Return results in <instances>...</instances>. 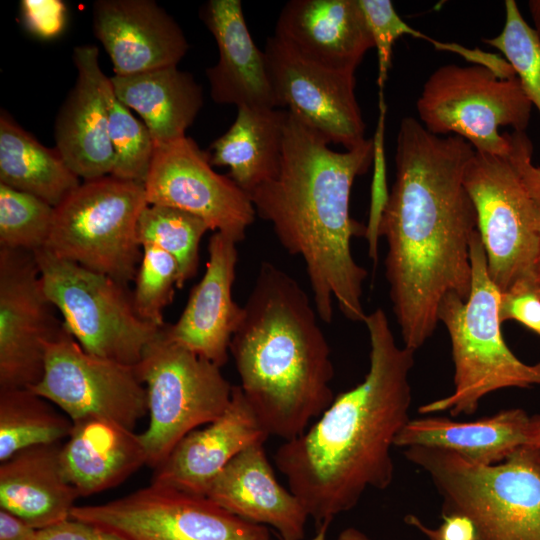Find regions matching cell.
<instances>
[{"instance_id": "23", "label": "cell", "mask_w": 540, "mask_h": 540, "mask_svg": "<svg viewBox=\"0 0 540 540\" xmlns=\"http://www.w3.org/2000/svg\"><path fill=\"white\" fill-rule=\"evenodd\" d=\"M263 444L233 458L206 497L246 521L273 527L282 540H302L309 515L299 498L277 481Z\"/></svg>"}, {"instance_id": "38", "label": "cell", "mask_w": 540, "mask_h": 540, "mask_svg": "<svg viewBox=\"0 0 540 540\" xmlns=\"http://www.w3.org/2000/svg\"><path fill=\"white\" fill-rule=\"evenodd\" d=\"M22 20L26 28L41 38H52L64 27L66 7L60 0H22Z\"/></svg>"}, {"instance_id": "27", "label": "cell", "mask_w": 540, "mask_h": 540, "mask_svg": "<svg viewBox=\"0 0 540 540\" xmlns=\"http://www.w3.org/2000/svg\"><path fill=\"white\" fill-rule=\"evenodd\" d=\"M110 80L117 98L147 126L156 147L185 137L203 106L201 86L177 66Z\"/></svg>"}, {"instance_id": "46", "label": "cell", "mask_w": 540, "mask_h": 540, "mask_svg": "<svg viewBox=\"0 0 540 540\" xmlns=\"http://www.w3.org/2000/svg\"><path fill=\"white\" fill-rule=\"evenodd\" d=\"M539 233H540V225H539ZM537 273H538V277L540 279V257H539L538 264H537Z\"/></svg>"}, {"instance_id": "10", "label": "cell", "mask_w": 540, "mask_h": 540, "mask_svg": "<svg viewBox=\"0 0 540 540\" xmlns=\"http://www.w3.org/2000/svg\"><path fill=\"white\" fill-rule=\"evenodd\" d=\"M532 103L519 79L482 65L447 64L425 81L416 102L421 124L438 136L455 135L475 151L508 156L510 142L499 128L525 132Z\"/></svg>"}, {"instance_id": "22", "label": "cell", "mask_w": 540, "mask_h": 540, "mask_svg": "<svg viewBox=\"0 0 540 540\" xmlns=\"http://www.w3.org/2000/svg\"><path fill=\"white\" fill-rule=\"evenodd\" d=\"M94 45L76 46V81L62 103L54 125L56 149L84 181L111 175L114 152L107 111L98 83L101 70Z\"/></svg>"}, {"instance_id": "15", "label": "cell", "mask_w": 540, "mask_h": 540, "mask_svg": "<svg viewBox=\"0 0 540 540\" xmlns=\"http://www.w3.org/2000/svg\"><path fill=\"white\" fill-rule=\"evenodd\" d=\"M44 293L35 254L0 248V390L42 378L46 343L63 328Z\"/></svg>"}, {"instance_id": "30", "label": "cell", "mask_w": 540, "mask_h": 540, "mask_svg": "<svg viewBox=\"0 0 540 540\" xmlns=\"http://www.w3.org/2000/svg\"><path fill=\"white\" fill-rule=\"evenodd\" d=\"M50 403L28 388L0 390V462L21 450L68 438L72 420Z\"/></svg>"}, {"instance_id": "4", "label": "cell", "mask_w": 540, "mask_h": 540, "mask_svg": "<svg viewBox=\"0 0 540 540\" xmlns=\"http://www.w3.org/2000/svg\"><path fill=\"white\" fill-rule=\"evenodd\" d=\"M319 320L300 284L262 262L229 351L260 423L284 441L304 433L335 398L331 350Z\"/></svg>"}, {"instance_id": "16", "label": "cell", "mask_w": 540, "mask_h": 540, "mask_svg": "<svg viewBox=\"0 0 540 540\" xmlns=\"http://www.w3.org/2000/svg\"><path fill=\"white\" fill-rule=\"evenodd\" d=\"M264 53L277 108L288 107L330 144L342 145L346 150L367 140L355 96V73L308 62L274 35L267 38Z\"/></svg>"}, {"instance_id": "5", "label": "cell", "mask_w": 540, "mask_h": 540, "mask_svg": "<svg viewBox=\"0 0 540 540\" xmlns=\"http://www.w3.org/2000/svg\"><path fill=\"white\" fill-rule=\"evenodd\" d=\"M471 290L467 299L444 296L438 323L450 337L454 389L448 396L421 405L422 415L448 411L473 414L488 394L505 388L540 386V362L526 364L507 346L501 331V292L491 280L483 243L476 230L470 243Z\"/></svg>"}, {"instance_id": "44", "label": "cell", "mask_w": 540, "mask_h": 540, "mask_svg": "<svg viewBox=\"0 0 540 540\" xmlns=\"http://www.w3.org/2000/svg\"><path fill=\"white\" fill-rule=\"evenodd\" d=\"M528 8L534 23V29L540 38V0L528 1Z\"/></svg>"}, {"instance_id": "41", "label": "cell", "mask_w": 540, "mask_h": 540, "mask_svg": "<svg viewBox=\"0 0 540 540\" xmlns=\"http://www.w3.org/2000/svg\"><path fill=\"white\" fill-rule=\"evenodd\" d=\"M36 533L23 519L0 508V540H33Z\"/></svg>"}, {"instance_id": "8", "label": "cell", "mask_w": 540, "mask_h": 540, "mask_svg": "<svg viewBox=\"0 0 540 540\" xmlns=\"http://www.w3.org/2000/svg\"><path fill=\"white\" fill-rule=\"evenodd\" d=\"M34 254L44 293L79 345L96 356L137 366L162 328L138 316L127 285L45 248Z\"/></svg>"}, {"instance_id": "2", "label": "cell", "mask_w": 540, "mask_h": 540, "mask_svg": "<svg viewBox=\"0 0 540 540\" xmlns=\"http://www.w3.org/2000/svg\"><path fill=\"white\" fill-rule=\"evenodd\" d=\"M370 365L354 388L337 395L314 424L274 454L289 489L316 524L350 511L369 488L394 477L391 449L410 420L415 351L400 347L381 308L367 314Z\"/></svg>"}, {"instance_id": "36", "label": "cell", "mask_w": 540, "mask_h": 540, "mask_svg": "<svg viewBox=\"0 0 540 540\" xmlns=\"http://www.w3.org/2000/svg\"><path fill=\"white\" fill-rule=\"evenodd\" d=\"M370 30L374 48L378 58L377 84L380 92L383 91L391 67L393 46L397 39L404 35L424 39L442 49V42L417 31L407 24L396 12L390 0H359Z\"/></svg>"}, {"instance_id": "25", "label": "cell", "mask_w": 540, "mask_h": 540, "mask_svg": "<svg viewBox=\"0 0 540 540\" xmlns=\"http://www.w3.org/2000/svg\"><path fill=\"white\" fill-rule=\"evenodd\" d=\"M531 422L532 416L521 408L502 410L469 422L442 416L410 419L397 435L394 446L439 448L472 463L494 465L526 445Z\"/></svg>"}, {"instance_id": "31", "label": "cell", "mask_w": 540, "mask_h": 540, "mask_svg": "<svg viewBox=\"0 0 540 540\" xmlns=\"http://www.w3.org/2000/svg\"><path fill=\"white\" fill-rule=\"evenodd\" d=\"M210 230L201 218L164 205L147 204L137 224L142 245H153L170 254L178 265V289L193 278L199 267V248Z\"/></svg>"}, {"instance_id": "26", "label": "cell", "mask_w": 540, "mask_h": 540, "mask_svg": "<svg viewBox=\"0 0 540 540\" xmlns=\"http://www.w3.org/2000/svg\"><path fill=\"white\" fill-rule=\"evenodd\" d=\"M61 445L33 446L0 463V508L37 530L69 519L79 498L62 474Z\"/></svg>"}, {"instance_id": "42", "label": "cell", "mask_w": 540, "mask_h": 540, "mask_svg": "<svg viewBox=\"0 0 540 540\" xmlns=\"http://www.w3.org/2000/svg\"><path fill=\"white\" fill-rule=\"evenodd\" d=\"M528 447L540 461V415L532 416L527 443Z\"/></svg>"}, {"instance_id": "29", "label": "cell", "mask_w": 540, "mask_h": 540, "mask_svg": "<svg viewBox=\"0 0 540 540\" xmlns=\"http://www.w3.org/2000/svg\"><path fill=\"white\" fill-rule=\"evenodd\" d=\"M0 183L58 206L80 184L56 148H48L6 111L0 113Z\"/></svg>"}, {"instance_id": "24", "label": "cell", "mask_w": 540, "mask_h": 540, "mask_svg": "<svg viewBox=\"0 0 540 540\" xmlns=\"http://www.w3.org/2000/svg\"><path fill=\"white\" fill-rule=\"evenodd\" d=\"M59 459L64 478L79 497L117 486L147 464L140 434L102 417L73 422Z\"/></svg>"}, {"instance_id": "1", "label": "cell", "mask_w": 540, "mask_h": 540, "mask_svg": "<svg viewBox=\"0 0 540 540\" xmlns=\"http://www.w3.org/2000/svg\"><path fill=\"white\" fill-rule=\"evenodd\" d=\"M474 148L459 136H438L407 116L396 139L395 180L378 236L387 242L385 274L405 347L419 349L434 333L441 300L467 299L470 243L477 216L463 175Z\"/></svg>"}, {"instance_id": "11", "label": "cell", "mask_w": 540, "mask_h": 540, "mask_svg": "<svg viewBox=\"0 0 540 540\" xmlns=\"http://www.w3.org/2000/svg\"><path fill=\"white\" fill-rule=\"evenodd\" d=\"M164 327L136 366L146 389L149 415L140 437L147 465L153 468L188 433L217 419L233 391L219 366L171 340Z\"/></svg>"}, {"instance_id": "13", "label": "cell", "mask_w": 540, "mask_h": 540, "mask_svg": "<svg viewBox=\"0 0 540 540\" xmlns=\"http://www.w3.org/2000/svg\"><path fill=\"white\" fill-rule=\"evenodd\" d=\"M34 393L72 422L102 417L130 429L148 414L146 389L136 366L85 351L64 328L45 346V365Z\"/></svg>"}, {"instance_id": "20", "label": "cell", "mask_w": 540, "mask_h": 540, "mask_svg": "<svg viewBox=\"0 0 540 540\" xmlns=\"http://www.w3.org/2000/svg\"><path fill=\"white\" fill-rule=\"evenodd\" d=\"M274 36L304 60L345 73L374 47L359 0H290Z\"/></svg>"}, {"instance_id": "34", "label": "cell", "mask_w": 540, "mask_h": 540, "mask_svg": "<svg viewBox=\"0 0 540 540\" xmlns=\"http://www.w3.org/2000/svg\"><path fill=\"white\" fill-rule=\"evenodd\" d=\"M504 6L502 31L483 41L505 56L524 93L540 113V38L525 21L516 1L506 0Z\"/></svg>"}, {"instance_id": "37", "label": "cell", "mask_w": 540, "mask_h": 540, "mask_svg": "<svg viewBox=\"0 0 540 540\" xmlns=\"http://www.w3.org/2000/svg\"><path fill=\"white\" fill-rule=\"evenodd\" d=\"M501 322L514 320L540 335V286L520 287L501 294Z\"/></svg>"}, {"instance_id": "39", "label": "cell", "mask_w": 540, "mask_h": 540, "mask_svg": "<svg viewBox=\"0 0 540 540\" xmlns=\"http://www.w3.org/2000/svg\"><path fill=\"white\" fill-rule=\"evenodd\" d=\"M509 158L520 173L532 198L540 206V167L532 163L533 145L525 132L507 133Z\"/></svg>"}, {"instance_id": "33", "label": "cell", "mask_w": 540, "mask_h": 540, "mask_svg": "<svg viewBox=\"0 0 540 540\" xmlns=\"http://www.w3.org/2000/svg\"><path fill=\"white\" fill-rule=\"evenodd\" d=\"M55 207L0 183V248L35 253L48 241Z\"/></svg>"}, {"instance_id": "32", "label": "cell", "mask_w": 540, "mask_h": 540, "mask_svg": "<svg viewBox=\"0 0 540 540\" xmlns=\"http://www.w3.org/2000/svg\"><path fill=\"white\" fill-rule=\"evenodd\" d=\"M108 118L109 137L114 152L112 176L145 182L154 157L156 145L143 121L115 95L110 77L98 73Z\"/></svg>"}, {"instance_id": "3", "label": "cell", "mask_w": 540, "mask_h": 540, "mask_svg": "<svg viewBox=\"0 0 540 540\" xmlns=\"http://www.w3.org/2000/svg\"><path fill=\"white\" fill-rule=\"evenodd\" d=\"M287 110L278 174L249 196L256 215L269 222L281 246L300 257L319 319L331 323L334 303L345 318L364 322L367 271L351 242L366 228L350 215L355 179L374 160L373 139L344 152Z\"/></svg>"}, {"instance_id": "12", "label": "cell", "mask_w": 540, "mask_h": 540, "mask_svg": "<svg viewBox=\"0 0 540 540\" xmlns=\"http://www.w3.org/2000/svg\"><path fill=\"white\" fill-rule=\"evenodd\" d=\"M70 518L126 540H271L267 526L246 521L206 496L153 483L102 504L74 506Z\"/></svg>"}, {"instance_id": "19", "label": "cell", "mask_w": 540, "mask_h": 540, "mask_svg": "<svg viewBox=\"0 0 540 540\" xmlns=\"http://www.w3.org/2000/svg\"><path fill=\"white\" fill-rule=\"evenodd\" d=\"M270 435L260 423L240 386H233L225 411L203 429L183 437L155 468L151 483L206 496L212 482L240 452Z\"/></svg>"}, {"instance_id": "9", "label": "cell", "mask_w": 540, "mask_h": 540, "mask_svg": "<svg viewBox=\"0 0 540 540\" xmlns=\"http://www.w3.org/2000/svg\"><path fill=\"white\" fill-rule=\"evenodd\" d=\"M463 183L476 211L488 274L501 294L540 286V206L509 156L475 151Z\"/></svg>"}, {"instance_id": "14", "label": "cell", "mask_w": 540, "mask_h": 540, "mask_svg": "<svg viewBox=\"0 0 540 540\" xmlns=\"http://www.w3.org/2000/svg\"><path fill=\"white\" fill-rule=\"evenodd\" d=\"M144 187L148 204L191 213L237 243L255 220L250 196L217 173L208 152L188 136L156 147Z\"/></svg>"}, {"instance_id": "17", "label": "cell", "mask_w": 540, "mask_h": 540, "mask_svg": "<svg viewBox=\"0 0 540 540\" xmlns=\"http://www.w3.org/2000/svg\"><path fill=\"white\" fill-rule=\"evenodd\" d=\"M92 22L116 76L177 66L189 49L178 23L152 0L95 1Z\"/></svg>"}, {"instance_id": "35", "label": "cell", "mask_w": 540, "mask_h": 540, "mask_svg": "<svg viewBox=\"0 0 540 540\" xmlns=\"http://www.w3.org/2000/svg\"><path fill=\"white\" fill-rule=\"evenodd\" d=\"M178 265L167 252L153 245H142V258L135 277L132 301L138 316L163 328V312L173 302L178 288Z\"/></svg>"}, {"instance_id": "18", "label": "cell", "mask_w": 540, "mask_h": 540, "mask_svg": "<svg viewBox=\"0 0 540 540\" xmlns=\"http://www.w3.org/2000/svg\"><path fill=\"white\" fill-rule=\"evenodd\" d=\"M237 242L214 232L200 281L191 289L178 320L165 325L174 342L220 368L228 361L230 343L241 318L242 306L232 296L238 263Z\"/></svg>"}, {"instance_id": "7", "label": "cell", "mask_w": 540, "mask_h": 540, "mask_svg": "<svg viewBox=\"0 0 540 540\" xmlns=\"http://www.w3.org/2000/svg\"><path fill=\"white\" fill-rule=\"evenodd\" d=\"M147 204L143 183L112 175L84 181L55 207L44 248L128 286L142 258L137 224Z\"/></svg>"}, {"instance_id": "6", "label": "cell", "mask_w": 540, "mask_h": 540, "mask_svg": "<svg viewBox=\"0 0 540 540\" xmlns=\"http://www.w3.org/2000/svg\"><path fill=\"white\" fill-rule=\"evenodd\" d=\"M403 454L430 477L443 515L467 517L478 540H540V461L528 447L494 465L433 447L412 446Z\"/></svg>"}, {"instance_id": "43", "label": "cell", "mask_w": 540, "mask_h": 540, "mask_svg": "<svg viewBox=\"0 0 540 540\" xmlns=\"http://www.w3.org/2000/svg\"><path fill=\"white\" fill-rule=\"evenodd\" d=\"M337 540H374L357 528L348 527L341 531Z\"/></svg>"}, {"instance_id": "21", "label": "cell", "mask_w": 540, "mask_h": 540, "mask_svg": "<svg viewBox=\"0 0 540 540\" xmlns=\"http://www.w3.org/2000/svg\"><path fill=\"white\" fill-rule=\"evenodd\" d=\"M213 35L219 58L206 69L210 96L218 104L277 108L266 57L255 44L240 0H209L199 12Z\"/></svg>"}, {"instance_id": "45", "label": "cell", "mask_w": 540, "mask_h": 540, "mask_svg": "<svg viewBox=\"0 0 540 540\" xmlns=\"http://www.w3.org/2000/svg\"><path fill=\"white\" fill-rule=\"evenodd\" d=\"M330 523H322L318 526V531L311 540H326L327 530Z\"/></svg>"}, {"instance_id": "28", "label": "cell", "mask_w": 540, "mask_h": 540, "mask_svg": "<svg viewBox=\"0 0 540 540\" xmlns=\"http://www.w3.org/2000/svg\"><path fill=\"white\" fill-rule=\"evenodd\" d=\"M287 110L237 107L229 129L210 145L212 166L227 167L228 176L248 195L279 172Z\"/></svg>"}, {"instance_id": "40", "label": "cell", "mask_w": 540, "mask_h": 540, "mask_svg": "<svg viewBox=\"0 0 540 540\" xmlns=\"http://www.w3.org/2000/svg\"><path fill=\"white\" fill-rule=\"evenodd\" d=\"M33 540H126L96 525L73 518L37 530Z\"/></svg>"}]
</instances>
